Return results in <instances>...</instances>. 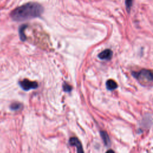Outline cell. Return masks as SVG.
I'll list each match as a JSON object with an SVG mask.
<instances>
[{"label": "cell", "mask_w": 153, "mask_h": 153, "mask_svg": "<svg viewBox=\"0 0 153 153\" xmlns=\"http://www.w3.org/2000/svg\"><path fill=\"white\" fill-rule=\"evenodd\" d=\"M44 11L43 7L37 2H28L14 9L10 16L12 19L17 22L39 17Z\"/></svg>", "instance_id": "1"}, {"label": "cell", "mask_w": 153, "mask_h": 153, "mask_svg": "<svg viewBox=\"0 0 153 153\" xmlns=\"http://www.w3.org/2000/svg\"><path fill=\"white\" fill-rule=\"evenodd\" d=\"M133 75L142 85L151 84L153 81L152 72L146 69H142L137 72L133 73Z\"/></svg>", "instance_id": "2"}, {"label": "cell", "mask_w": 153, "mask_h": 153, "mask_svg": "<svg viewBox=\"0 0 153 153\" xmlns=\"http://www.w3.org/2000/svg\"><path fill=\"white\" fill-rule=\"evenodd\" d=\"M20 87L25 90L29 91L31 89H36L38 88V83L35 81H31L27 79H24L19 82Z\"/></svg>", "instance_id": "3"}, {"label": "cell", "mask_w": 153, "mask_h": 153, "mask_svg": "<svg viewBox=\"0 0 153 153\" xmlns=\"http://www.w3.org/2000/svg\"><path fill=\"white\" fill-rule=\"evenodd\" d=\"M112 56V51L109 49H106L98 54L101 60H110Z\"/></svg>", "instance_id": "4"}, {"label": "cell", "mask_w": 153, "mask_h": 153, "mask_svg": "<svg viewBox=\"0 0 153 153\" xmlns=\"http://www.w3.org/2000/svg\"><path fill=\"white\" fill-rule=\"evenodd\" d=\"M69 143L72 146H75L77 148L78 152H82L83 150L80 141L76 137H71L69 139Z\"/></svg>", "instance_id": "5"}, {"label": "cell", "mask_w": 153, "mask_h": 153, "mask_svg": "<svg viewBox=\"0 0 153 153\" xmlns=\"http://www.w3.org/2000/svg\"><path fill=\"white\" fill-rule=\"evenodd\" d=\"M106 87L108 90L112 91L116 89L118 87L117 82L112 79H108L106 82Z\"/></svg>", "instance_id": "6"}, {"label": "cell", "mask_w": 153, "mask_h": 153, "mask_svg": "<svg viewBox=\"0 0 153 153\" xmlns=\"http://www.w3.org/2000/svg\"><path fill=\"white\" fill-rule=\"evenodd\" d=\"M27 26L26 25H23L20 26V27H19V29L20 38L22 41H25L26 39V36L25 34V30L26 29Z\"/></svg>", "instance_id": "7"}, {"label": "cell", "mask_w": 153, "mask_h": 153, "mask_svg": "<svg viewBox=\"0 0 153 153\" xmlns=\"http://www.w3.org/2000/svg\"><path fill=\"white\" fill-rule=\"evenodd\" d=\"M100 136L102 138V140H103L105 145L106 146H109L110 144V139H109L108 133L104 131H101L100 132Z\"/></svg>", "instance_id": "8"}, {"label": "cell", "mask_w": 153, "mask_h": 153, "mask_svg": "<svg viewBox=\"0 0 153 153\" xmlns=\"http://www.w3.org/2000/svg\"><path fill=\"white\" fill-rule=\"evenodd\" d=\"M22 105L19 102H14L10 105V109L13 111L19 110L22 108Z\"/></svg>", "instance_id": "9"}, {"label": "cell", "mask_w": 153, "mask_h": 153, "mask_svg": "<svg viewBox=\"0 0 153 153\" xmlns=\"http://www.w3.org/2000/svg\"><path fill=\"white\" fill-rule=\"evenodd\" d=\"M63 90L66 92H70L72 90V87H71V85H69V84H68L65 82H64V84L63 85Z\"/></svg>", "instance_id": "10"}, {"label": "cell", "mask_w": 153, "mask_h": 153, "mask_svg": "<svg viewBox=\"0 0 153 153\" xmlns=\"http://www.w3.org/2000/svg\"><path fill=\"white\" fill-rule=\"evenodd\" d=\"M131 5H132V0H126V6L128 12H130Z\"/></svg>", "instance_id": "11"}]
</instances>
